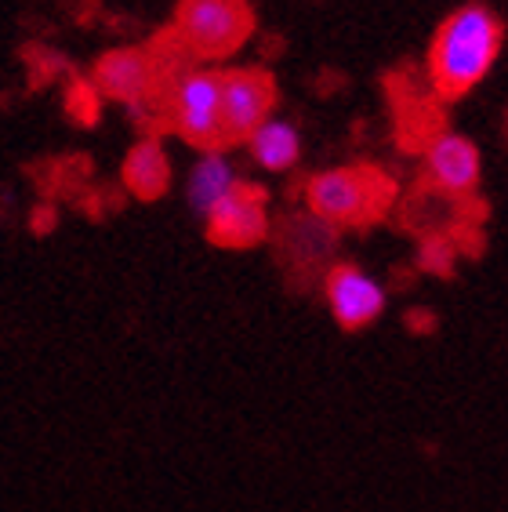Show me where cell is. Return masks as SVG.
Listing matches in <instances>:
<instances>
[{"instance_id": "6da1fadb", "label": "cell", "mask_w": 508, "mask_h": 512, "mask_svg": "<svg viewBox=\"0 0 508 512\" xmlns=\"http://www.w3.org/2000/svg\"><path fill=\"white\" fill-rule=\"evenodd\" d=\"M501 19L483 4H465L443 19L429 48L432 91L443 99H461L487 77L501 51Z\"/></svg>"}, {"instance_id": "7a4b0ae2", "label": "cell", "mask_w": 508, "mask_h": 512, "mask_svg": "<svg viewBox=\"0 0 508 512\" xmlns=\"http://www.w3.org/2000/svg\"><path fill=\"white\" fill-rule=\"evenodd\" d=\"M396 186L374 168L323 171L305 182L309 211L331 226H371L389 211Z\"/></svg>"}, {"instance_id": "3957f363", "label": "cell", "mask_w": 508, "mask_h": 512, "mask_svg": "<svg viewBox=\"0 0 508 512\" xmlns=\"http://www.w3.org/2000/svg\"><path fill=\"white\" fill-rule=\"evenodd\" d=\"M193 59H225L254 30V11L247 0H178L175 26Z\"/></svg>"}, {"instance_id": "277c9868", "label": "cell", "mask_w": 508, "mask_h": 512, "mask_svg": "<svg viewBox=\"0 0 508 512\" xmlns=\"http://www.w3.org/2000/svg\"><path fill=\"white\" fill-rule=\"evenodd\" d=\"M167 124L186 138L189 146L218 153L225 146L222 135V73L189 69L164 102Z\"/></svg>"}, {"instance_id": "5b68a950", "label": "cell", "mask_w": 508, "mask_h": 512, "mask_svg": "<svg viewBox=\"0 0 508 512\" xmlns=\"http://www.w3.org/2000/svg\"><path fill=\"white\" fill-rule=\"evenodd\" d=\"M276 106V80L265 69H229L222 73V135L225 146L247 142Z\"/></svg>"}, {"instance_id": "8992f818", "label": "cell", "mask_w": 508, "mask_h": 512, "mask_svg": "<svg viewBox=\"0 0 508 512\" xmlns=\"http://www.w3.org/2000/svg\"><path fill=\"white\" fill-rule=\"evenodd\" d=\"M207 237L211 244L244 251L269 237V215H265V189L254 182H233L225 197L207 211Z\"/></svg>"}, {"instance_id": "52a82bcc", "label": "cell", "mask_w": 508, "mask_h": 512, "mask_svg": "<svg viewBox=\"0 0 508 512\" xmlns=\"http://www.w3.org/2000/svg\"><path fill=\"white\" fill-rule=\"evenodd\" d=\"M91 88L113 102H124L127 109L142 102H157V80H153V62L146 48H113L95 62ZM164 109V106H160Z\"/></svg>"}, {"instance_id": "ba28073f", "label": "cell", "mask_w": 508, "mask_h": 512, "mask_svg": "<svg viewBox=\"0 0 508 512\" xmlns=\"http://www.w3.org/2000/svg\"><path fill=\"white\" fill-rule=\"evenodd\" d=\"M327 302H331L334 320L345 331H360V327L374 324L385 309V291L374 276H367L352 262H338L327 273Z\"/></svg>"}, {"instance_id": "9c48e42d", "label": "cell", "mask_w": 508, "mask_h": 512, "mask_svg": "<svg viewBox=\"0 0 508 512\" xmlns=\"http://www.w3.org/2000/svg\"><path fill=\"white\" fill-rule=\"evenodd\" d=\"M425 171L429 182L447 197H465L479 182V153L469 138L432 135L425 149Z\"/></svg>"}, {"instance_id": "30bf717a", "label": "cell", "mask_w": 508, "mask_h": 512, "mask_svg": "<svg viewBox=\"0 0 508 512\" xmlns=\"http://www.w3.org/2000/svg\"><path fill=\"white\" fill-rule=\"evenodd\" d=\"M124 186L135 193L138 200H160L171 186V160H167L164 146L157 135H146L135 142V149L124 160Z\"/></svg>"}, {"instance_id": "8fae6325", "label": "cell", "mask_w": 508, "mask_h": 512, "mask_svg": "<svg viewBox=\"0 0 508 512\" xmlns=\"http://www.w3.org/2000/svg\"><path fill=\"white\" fill-rule=\"evenodd\" d=\"M280 244L287 247V258L316 269L323 258L334 255V247H338V229L309 211V215H294L291 222H287Z\"/></svg>"}, {"instance_id": "7c38bea8", "label": "cell", "mask_w": 508, "mask_h": 512, "mask_svg": "<svg viewBox=\"0 0 508 512\" xmlns=\"http://www.w3.org/2000/svg\"><path fill=\"white\" fill-rule=\"evenodd\" d=\"M247 142H251L254 160L269 171H287L294 160H298V149H302L298 131H294L291 124H280V120H265Z\"/></svg>"}, {"instance_id": "4fadbf2b", "label": "cell", "mask_w": 508, "mask_h": 512, "mask_svg": "<svg viewBox=\"0 0 508 512\" xmlns=\"http://www.w3.org/2000/svg\"><path fill=\"white\" fill-rule=\"evenodd\" d=\"M233 182H236L233 168L225 164V157L207 153L193 168V175H189V207H193L196 215H207L225 197V189L233 186Z\"/></svg>"}, {"instance_id": "5bb4252c", "label": "cell", "mask_w": 508, "mask_h": 512, "mask_svg": "<svg viewBox=\"0 0 508 512\" xmlns=\"http://www.w3.org/2000/svg\"><path fill=\"white\" fill-rule=\"evenodd\" d=\"M450 247L443 237H429L425 240V247H421V262H425V269H436V273H447L450 269Z\"/></svg>"}]
</instances>
